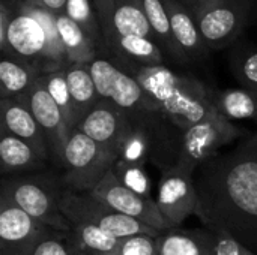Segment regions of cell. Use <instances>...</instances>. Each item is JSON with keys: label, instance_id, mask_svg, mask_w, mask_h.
Wrapping results in <instances>:
<instances>
[{"label": "cell", "instance_id": "1", "mask_svg": "<svg viewBox=\"0 0 257 255\" xmlns=\"http://www.w3.org/2000/svg\"><path fill=\"white\" fill-rule=\"evenodd\" d=\"M194 182L196 216L205 228L232 236L257 255V132L202 164Z\"/></svg>", "mask_w": 257, "mask_h": 255}, {"label": "cell", "instance_id": "2", "mask_svg": "<svg viewBox=\"0 0 257 255\" xmlns=\"http://www.w3.org/2000/svg\"><path fill=\"white\" fill-rule=\"evenodd\" d=\"M90 74L102 99L119 107L133 129L151 141V161L161 171L176 167L181 156L184 131L179 129L146 93L140 83L110 59L96 57L89 63Z\"/></svg>", "mask_w": 257, "mask_h": 255}, {"label": "cell", "instance_id": "3", "mask_svg": "<svg viewBox=\"0 0 257 255\" xmlns=\"http://www.w3.org/2000/svg\"><path fill=\"white\" fill-rule=\"evenodd\" d=\"M117 65L140 83L163 113L184 132L208 116L220 113L217 93L193 77L179 75L164 65L142 66L123 62Z\"/></svg>", "mask_w": 257, "mask_h": 255}, {"label": "cell", "instance_id": "4", "mask_svg": "<svg viewBox=\"0 0 257 255\" xmlns=\"http://www.w3.org/2000/svg\"><path fill=\"white\" fill-rule=\"evenodd\" d=\"M60 176L54 171H42L15 177H3L0 201H8L41 224L69 233L71 224L60 210V194L63 191Z\"/></svg>", "mask_w": 257, "mask_h": 255}, {"label": "cell", "instance_id": "5", "mask_svg": "<svg viewBox=\"0 0 257 255\" xmlns=\"http://www.w3.org/2000/svg\"><path fill=\"white\" fill-rule=\"evenodd\" d=\"M116 158L78 129L68 137L62 156V183L74 192H92L113 170Z\"/></svg>", "mask_w": 257, "mask_h": 255}, {"label": "cell", "instance_id": "6", "mask_svg": "<svg viewBox=\"0 0 257 255\" xmlns=\"http://www.w3.org/2000/svg\"><path fill=\"white\" fill-rule=\"evenodd\" d=\"M60 210L69 224L84 222L95 225L117 239L134 236L158 237L163 233L134 219L122 215L95 198L90 192H74L63 188L60 194Z\"/></svg>", "mask_w": 257, "mask_h": 255}, {"label": "cell", "instance_id": "7", "mask_svg": "<svg viewBox=\"0 0 257 255\" xmlns=\"http://www.w3.org/2000/svg\"><path fill=\"white\" fill-rule=\"evenodd\" d=\"M244 131L221 113L208 116L184 132L178 167L194 174L196 170L215 156L224 146L242 137Z\"/></svg>", "mask_w": 257, "mask_h": 255}, {"label": "cell", "instance_id": "8", "mask_svg": "<svg viewBox=\"0 0 257 255\" xmlns=\"http://www.w3.org/2000/svg\"><path fill=\"white\" fill-rule=\"evenodd\" d=\"M90 194L116 212L134 218L161 233L176 230V227L164 218L155 200L145 198L123 186L114 176L113 170L105 174V177Z\"/></svg>", "mask_w": 257, "mask_h": 255}, {"label": "cell", "instance_id": "9", "mask_svg": "<svg viewBox=\"0 0 257 255\" xmlns=\"http://www.w3.org/2000/svg\"><path fill=\"white\" fill-rule=\"evenodd\" d=\"M15 99L24 102L33 114L47 141L50 165H53L56 170H60L63 149L71 132L66 126L60 108L48 93L42 78L39 77L26 95Z\"/></svg>", "mask_w": 257, "mask_h": 255}, {"label": "cell", "instance_id": "10", "mask_svg": "<svg viewBox=\"0 0 257 255\" xmlns=\"http://www.w3.org/2000/svg\"><path fill=\"white\" fill-rule=\"evenodd\" d=\"M247 0H217L194 15L200 35L211 50H220L233 42L248 17Z\"/></svg>", "mask_w": 257, "mask_h": 255}, {"label": "cell", "instance_id": "11", "mask_svg": "<svg viewBox=\"0 0 257 255\" xmlns=\"http://www.w3.org/2000/svg\"><path fill=\"white\" fill-rule=\"evenodd\" d=\"M155 201L164 218L178 228L188 216L196 215L199 206L194 174L178 165L161 171Z\"/></svg>", "mask_w": 257, "mask_h": 255}, {"label": "cell", "instance_id": "12", "mask_svg": "<svg viewBox=\"0 0 257 255\" xmlns=\"http://www.w3.org/2000/svg\"><path fill=\"white\" fill-rule=\"evenodd\" d=\"M77 129L116 159H119L123 144L133 132V126L123 111L107 99H101L78 123Z\"/></svg>", "mask_w": 257, "mask_h": 255}, {"label": "cell", "instance_id": "13", "mask_svg": "<svg viewBox=\"0 0 257 255\" xmlns=\"http://www.w3.org/2000/svg\"><path fill=\"white\" fill-rule=\"evenodd\" d=\"M56 230L41 224L17 206L0 201V255H29L33 246Z\"/></svg>", "mask_w": 257, "mask_h": 255}, {"label": "cell", "instance_id": "14", "mask_svg": "<svg viewBox=\"0 0 257 255\" xmlns=\"http://www.w3.org/2000/svg\"><path fill=\"white\" fill-rule=\"evenodd\" d=\"M14 17L8 30V51L3 56L15 57L45 74L47 38L41 24L27 12L14 5Z\"/></svg>", "mask_w": 257, "mask_h": 255}, {"label": "cell", "instance_id": "15", "mask_svg": "<svg viewBox=\"0 0 257 255\" xmlns=\"http://www.w3.org/2000/svg\"><path fill=\"white\" fill-rule=\"evenodd\" d=\"M0 132L23 140L50 162L44 132L24 102L15 98L0 101Z\"/></svg>", "mask_w": 257, "mask_h": 255}, {"label": "cell", "instance_id": "16", "mask_svg": "<svg viewBox=\"0 0 257 255\" xmlns=\"http://www.w3.org/2000/svg\"><path fill=\"white\" fill-rule=\"evenodd\" d=\"M48 167L50 162L23 140L9 134L0 135V168L3 177L42 173Z\"/></svg>", "mask_w": 257, "mask_h": 255}, {"label": "cell", "instance_id": "17", "mask_svg": "<svg viewBox=\"0 0 257 255\" xmlns=\"http://www.w3.org/2000/svg\"><path fill=\"white\" fill-rule=\"evenodd\" d=\"M169 20L172 24V32L176 44L190 60H197L206 56L208 47L200 35L194 15L178 0H163Z\"/></svg>", "mask_w": 257, "mask_h": 255}, {"label": "cell", "instance_id": "18", "mask_svg": "<svg viewBox=\"0 0 257 255\" xmlns=\"http://www.w3.org/2000/svg\"><path fill=\"white\" fill-rule=\"evenodd\" d=\"M218 237L214 231L170 230L157 237L158 255H217Z\"/></svg>", "mask_w": 257, "mask_h": 255}, {"label": "cell", "instance_id": "19", "mask_svg": "<svg viewBox=\"0 0 257 255\" xmlns=\"http://www.w3.org/2000/svg\"><path fill=\"white\" fill-rule=\"evenodd\" d=\"M104 42L123 63L142 66L164 65L161 47L154 39L137 35H113L105 38Z\"/></svg>", "mask_w": 257, "mask_h": 255}, {"label": "cell", "instance_id": "20", "mask_svg": "<svg viewBox=\"0 0 257 255\" xmlns=\"http://www.w3.org/2000/svg\"><path fill=\"white\" fill-rule=\"evenodd\" d=\"M65 74L78 126V123L96 107L102 98L96 89L89 65H68L65 68Z\"/></svg>", "mask_w": 257, "mask_h": 255}, {"label": "cell", "instance_id": "21", "mask_svg": "<svg viewBox=\"0 0 257 255\" xmlns=\"http://www.w3.org/2000/svg\"><path fill=\"white\" fill-rule=\"evenodd\" d=\"M113 35H137L155 41L145 12L143 0H116L111 23L104 32V39Z\"/></svg>", "mask_w": 257, "mask_h": 255}, {"label": "cell", "instance_id": "22", "mask_svg": "<svg viewBox=\"0 0 257 255\" xmlns=\"http://www.w3.org/2000/svg\"><path fill=\"white\" fill-rule=\"evenodd\" d=\"M57 27L66 51L68 65H89L98 57V45L66 14L57 15Z\"/></svg>", "mask_w": 257, "mask_h": 255}, {"label": "cell", "instance_id": "23", "mask_svg": "<svg viewBox=\"0 0 257 255\" xmlns=\"http://www.w3.org/2000/svg\"><path fill=\"white\" fill-rule=\"evenodd\" d=\"M41 77V72L15 57L3 56L0 62V89L2 99L5 98H20L26 95L35 81Z\"/></svg>", "mask_w": 257, "mask_h": 255}, {"label": "cell", "instance_id": "24", "mask_svg": "<svg viewBox=\"0 0 257 255\" xmlns=\"http://www.w3.org/2000/svg\"><path fill=\"white\" fill-rule=\"evenodd\" d=\"M68 234L71 240L87 255H117L122 245V239L84 222L71 224V231Z\"/></svg>", "mask_w": 257, "mask_h": 255}, {"label": "cell", "instance_id": "25", "mask_svg": "<svg viewBox=\"0 0 257 255\" xmlns=\"http://www.w3.org/2000/svg\"><path fill=\"white\" fill-rule=\"evenodd\" d=\"M143 6H145V12H146L149 26L154 32L157 44L163 47L170 54V57L175 59L176 62H181V63L188 62L187 56L184 54V51L179 48V45L175 41L169 14L163 0H143Z\"/></svg>", "mask_w": 257, "mask_h": 255}, {"label": "cell", "instance_id": "26", "mask_svg": "<svg viewBox=\"0 0 257 255\" xmlns=\"http://www.w3.org/2000/svg\"><path fill=\"white\" fill-rule=\"evenodd\" d=\"M217 108L229 120L257 122V93L245 87L217 93Z\"/></svg>", "mask_w": 257, "mask_h": 255}, {"label": "cell", "instance_id": "27", "mask_svg": "<svg viewBox=\"0 0 257 255\" xmlns=\"http://www.w3.org/2000/svg\"><path fill=\"white\" fill-rule=\"evenodd\" d=\"M41 78H42L48 93L51 95V98L54 99V102L60 108L69 132H72L74 129H77V120H75V113H74L71 93H69L68 83H66L65 69H59V71L44 74V75H41Z\"/></svg>", "mask_w": 257, "mask_h": 255}, {"label": "cell", "instance_id": "28", "mask_svg": "<svg viewBox=\"0 0 257 255\" xmlns=\"http://www.w3.org/2000/svg\"><path fill=\"white\" fill-rule=\"evenodd\" d=\"M63 14L77 23L96 45L104 41L102 27L92 0H68Z\"/></svg>", "mask_w": 257, "mask_h": 255}, {"label": "cell", "instance_id": "29", "mask_svg": "<svg viewBox=\"0 0 257 255\" xmlns=\"http://www.w3.org/2000/svg\"><path fill=\"white\" fill-rule=\"evenodd\" d=\"M113 173L123 186H126L128 189H131L133 192L145 198H151L152 183L145 170V165L128 164V162L117 159L113 167Z\"/></svg>", "mask_w": 257, "mask_h": 255}, {"label": "cell", "instance_id": "30", "mask_svg": "<svg viewBox=\"0 0 257 255\" xmlns=\"http://www.w3.org/2000/svg\"><path fill=\"white\" fill-rule=\"evenodd\" d=\"M29 255H87L69 237L68 233L53 231L39 240Z\"/></svg>", "mask_w": 257, "mask_h": 255}, {"label": "cell", "instance_id": "31", "mask_svg": "<svg viewBox=\"0 0 257 255\" xmlns=\"http://www.w3.org/2000/svg\"><path fill=\"white\" fill-rule=\"evenodd\" d=\"M120 161L128 164L145 165L151 161V141L149 138L137 129H133L128 140L123 144V149L119 156Z\"/></svg>", "mask_w": 257, "mask_h": 255}, {"label": "cell", "instance_id": "32", "mask_svg": "<svg viewBox=\"0 0 257 255\" xmlns=\"http://www.w3.org/2000/svg\"><path fill=\"white\" fill-rule=\"evenodd\" d=\"M235 74L245 89L257 93V48L251 50L236 62Z\"/></svg>", "mask_w": 257, "mask_h": 255}, {"label": "cell", "instance_id": "33", "mask_svg": "<svg viewBox=\"0 0 257 255\" xmlns=\"http://www.w3.org/2000/svg\"><path fill=\"white\" fill-rule=\"evenodd\" d=\"M117 255H158L157 237L134 236L122 239V245Z\"/></svg>", "mask_w": 257, "mask_h": 255}, {"label": "cell", "instance_id": "34", "mask_svg": "<svg viewBox=\"0 0 257 255\" xmlns=\"http://www.w3.org/2000/svg\"><path fill=\"white\" fill-rule=\"evenodd\" d=\"M218 237L217 242V255H256L253 254L248 248L241 245L238 240H235L232 236L224 233H215Z\"/></svg>", "mask_w": 257, "mask_h": 255}, {"label": "cell", "instance_id": "35", "mask_svg": "<svg viewBox=\"0 0 257 255\" xmlns=\"http://www.w3.org/2000/svg\"><path fill=\"white\" fill-rule=\"evenodd\" d=\"M14 5L12 2L8 3V0H2L0 3V50L2 54H6L8 51V30L14 17Z\"/></svg>", "mask_w": 257, "mask_h": 255}, {"label": "cell", "instance_id": "36", "mask_svg": "<svg viewBox=\"0 0 257 255\" xmlns=\"http://www.w3.org/2000/svg\"><path fill=\"white\" fill-rule=\"evenodd\" d=\"M92 3H93L95 11L98 14L99 23H101V27H102V35H104V32L110 27L116 0H92Z\"/></svg>", "mask_w": 257, "mask_h": 255}, {"label": "cell", "instance_id": "37", "mask_svg": "<svg viewBox=\"0 0 257 255\" xmlns=\"http://www.w3.org/2000/svg\"><path fill=\"white\" fill-rule=\"evenodd\" d=\"M66 3H68V0H38V2L33 3V5L42 6V8H45V9L54 12L56 15H59V14H63V12H65Z\"/></svg>", "mask_w": 257, "mask_h": 255}, {"label": "cell", "instance_id": "38", "mask_svg": "<svg viewBox=\"0 0 257 255\" xmlns=\"http://www.w3.org/2000/svg\"><path fill=\"white\" fill-rule=\"evenodd\" d=\"M214 2H217V0H184V5L193 15H197L199 12H202L205 8H208Z\"/></svg>", "mask_w": 257, "mask_h": 255}, {"label": "cell", "instance_id": "39", "mask_svg": "<svg viewBox=\"0 0 257 255\" xmlns=\"http://www.w3.org/2000/svg\"><path fill=\"white\" fill-rule=\"evenodd\" d=\"M24 2H29V3H36L38 0H24Z\"/></svg>", "mask_w": 257, "mask_h": 255}, {"label": "cell", "instance_id": "40", "mask_svg": "<svg viewBox=\"0 0 257 255\" xmlns=\"http://www.w3.org/2000/svg\"><path fill=\"white\" fill-rule=\"evenodd\" d=\"M11 2H12V0H11ZM14 2H15V0H14Z\"/></svg>", "mask_w": 257, "mask_h": 255}]
</instances>
